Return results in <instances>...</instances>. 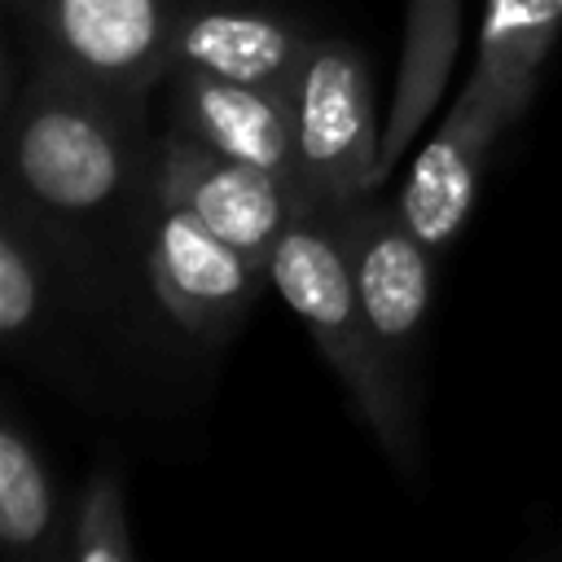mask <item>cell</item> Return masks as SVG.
<instances>
[{
    "label": "cell",
    "instance_id": "1",
    "mask_svg": "<svg viewBox=\"0 0 562 562\" xmlns=\"http://www.w3.org/2000/svg\"><path fill=\"white\" fill-rule=\"evenodd\" d=\"M268 281L307 325L321 356L342 378L356 413L378 430V439L395 452V461H408L413 443H408L404 391L386 373L373 334L364 325L338 211H294V220L285 224L272 250Z\"/></svg>",
    "mask_w": 562,
    "mask_h": 562
},
{
    "label": "cell",
    "instance_id": "2",
    "mask_svg": "<svg viewBox=\"0 0 562 562\" xmlns=\"http://www.w3.org/2000/svg\"><path fill=\"white\" fill-rule=\"evenodd\" d=\"M13 180L57 215H92L132 171V97L31 75L9 132Z\"/></svg>",
    "mask_w": 562,
    "mask_h": 562
},
{
    "label": "cell",
    "instance_id": "3",
    "mask_svg": "<svg viewBox=\"0 0 562 562\" xmlns=\"http://www.w3.org/2000/svg\"><path fill=\"white\" fill-rule=\"evenodd\" d=\"M35 75H57L110 97H140L171 70L180 13L171 0H4Z\"/></svg>",
    "mask_w": 562,
    "mask_h": 562
},
{
    "label": "cell",
    "instance_id": "4",
    "mask_svg": "<svg viewBox=\"0 0 562 562\" xmlns=\"http://www.w3.org/2000/svg\"><path fill=\"white\" fill-rule=\"evenodd\" d=\"M294 145L307 211H347L382 180L373 88L347 40L312 35L294 79Z\"/></svg>",
    "mask_w": 562,
    "mask_h": 562
},
{
    "label": "cell",
    "instance_id": "5",
    "mask_svg": "<svg viewBox=\"0 0 562 562\" xmlns=\"http://www.w3.org/2000/svg\"><path fill=\"white\" fill-rule=\"evenodd\" d=\"M356 294L364 307V325L373 347L404 391V369L413 360V342L430 312L435 285V250L408 228L400 206H347L338 211Z\"/></svg>",
    "mask_w": 562,
    "mask_h": 562
},
{
    "label": "cell",
    "instance_id": "6",
    "mask_svg": "<svg viewBox=\"0 0 562 562\" xmlns=\"http://www.w3.org/2000/svg\"><path fill=\"white\" fill-rule=\"evenodd\" d=\"M158 202H171L202 220L215 237L237 246L255 263H272V250L294 220L299 202L268 171L237 162L189 132H176L158 158Z\"/></svg>",
    "mask_w": 562,
    "mask_h": 562
},
{
    "label": "cell",
    "instance_id": "7",
    "mask_svg": "<svg viewBox=\"0 0 562 562\" xmlns=\"http://www.w3.org/2000/svg\"><path fill=\"white\" fill-rule=\"evenodd\" d=\"M522 110L514 101H505L501 92L465 79L452 114L443 119V127L430 136V145L417 154L395 206L408 220V228L439 255L443 246H452L470 220L474 206V189H479V171L483 158L492 149V140L518 119Z\"/></svg>",
    "mask_w": 562,
    "mask_h": 562
},
{
    "label": "cell",
    "instance_id": "8",
    "mask_svg": "<svg viewBox=\"0 0 562 562\" xmlns=\"http://www.w3.org/2000/svg\"><path fill=\"white\" fill-rule=\"evenodd\" d=\"M149 272L162 307L198 338H224L241 325V312L268 281V268L215 237L189 211L158 202Z\"/></svg>",
    "mask_w": 562,
    "mask_h": 562
},
{
    "label": "cell",
    "instance_id": "9",
    "mask_svg": "<svg viewBox=\"0 0 562 562\" xmlns=\"http://www.w3.org/2000/svg\"><path fill=\"white\" fill-rule=\"evenodd\" d=\"M180 83V132L193 140L268 171L307 211L299 145H294V92L233 83L215 75H176Z\"/></svg>",
    "mask_w": 562,
    "mask_h": 562
},
{
    "label": "cell",
    "instance_id": "10",
    "mask_svg": "<svg viewBox=\"0 0 562 562\" xmlns=\"http://www.w3.org/2000/svg\"><path fill=\"white\" fill-rule=\"evenodd\" d=\"M312 35L263 9H193L180 13L171 75H215L233 83L294 92Z\"/></svg>",
    "mask_w": 562,
    "mask_h": 562
},
{
    "label": "cell",
    "instance_id": "11",
    "mask_svg": "<svg viewBox=\"0 0 562 562\" xmlns=\"http://www.w3.org/2000/svg\"><path fill=\"white\" fill-rule=\"evenodd\" d=\"M558 31H562V0H487L479 31V61L470 79L527 110V97L540 79V66Z\"/></svg>",
    "mask_w": 562,
    "mask_h": 562
},
{
    "label": "cell",
    "instance_id": "12",
    "mask_svg": "<svg viewBox=\"0 0 562 562\" xmlns=\"http://www.w3.org/2000/svg\"><path fill=\"white\" fill-rule=\"evenodd\" d=\"M452 53H457V0H408L395 114H391V127L382 140V176L408 145L413 127L430 114V105L448 79Z\"/></svg>",
    "mask_w": 562,
    "mask_h": 562
},
{
    "label": "cell",
    "instance_id": "13",
    "mask_svg": "<svg viewBox=\"0 0 562 562\" xmlns=\"http://www.w3.org/2000/svg\"><path fill=\"white\" fill-rule=\"evenodd\" d=\"M53 527V483L31 448V439L4 422L0 426V540L13 553H31Z\"/></svg>",
    "mask_w": 562,
    "mask_h": 562
},
{
    "label": "cell",
    "instance_id": "14",
    "mask_svg": "<svg viewBox=\"0 0 562 562\" xmlns=\"http://www.w3.org/2000/svg\"><path fill=\"white\" fill-rule=\"evenodd\" d=\"M70 553L79 562H132L136 558V544L127 531V509H123V483L110 465H101L88 479Z\"/></svg>",
    "mask_w": 562,
    "mask_h": 562
},
{
    "label": "cell",
    "instance_id": "15",
    "mask_svg": "<svg viewBox=\"0 0 562 562\" xmlns=\"http://www.w3.org/2000/svg\"><path fill=\"white\" fill-rule=\"evenodd\" d=\"M40 312V268L18 228L0 233V334L18 338Z\"/></svg>",
    "mask_w": 562,
    "mask_h": 562
}]
</instances>
